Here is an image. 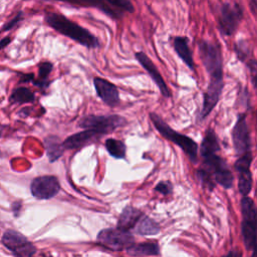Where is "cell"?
<instances>
[{"mask_svg": "<svg viewBox=\"0 0 257 257\" xmlns=\"http://www.w3.org/2000/svg\"><path fill=\"white\" fill-rule=\"evenodd\" d=\"M130 256H158L161 254L160 244L157 241L134 243L125 249Z\"/></svg>", "mask_w": 257, "mask_h": 257, "instance_id": "17", "label": "cell"}, {"mask_svg": "<svg viewBox=\"0 0 257 257\" xmlns=\"http://www.w3.org/2000/svg\"><path fill=\"white\" fill-rule=\"evenodd\" d=\"M143 215H144L143 211H141L133 206H126L122 209V211L118 217L116 227L131 231Z\"/></svg>", "mask_w": 257, "mask_h": 257, "instance_id": "18", "label": "cell"}, {"mask_svg": "<svg viewBox=\"0 0 257 257\" xmlns=\"http://www.w3.org/2000/svg\"><path fill=\"white\" fill-rule=\"evenodd\" d=\"M241 235L247 251L254 252L256 244V207L248 196L241 199Z\"/></svg>", "mask_w": 257, "mask_h": 257, "instance_id": "5", "label": "cell"}, {"mask_svg": "<svg viewBox=\"0 0 257 257\" xmlns=\"http://www.w3.org/2000/svg\"><path fill=\"white\" fill-rule=\"evenodd\" d=\"M127 123V120L118 114L109 115H95L88 114L82 116L78 121V126L81 128H88L96 131L102 135L112 133L116 128L122 127Z\"/></svg>", "mask_w": 257, "mask_h": 257, "instance_id": "7", "label": "cell"}, {"mask_svg": "<svg viewBox=\"0 0 257 257\" xmlns=\"http://www.w3.org/2000/svg\"><path fill=\"white\" fill-rule=\"evenodd\" d=\"M220 152L202 153V169L207 176L217 185L222 186L224 189H231L234 182L233 173L230 170L227 162L220 155Z\"/></svg>", "mask_w": 257, "mask_h": 257, "instance_id": "2", "label": "cell"}, {"mask_svg": "<svg viewBox=\"0 0 257 257\" xmlns=\"http://www.w3.org/2000/svg\"><path fill=\"white\" fill-rule=\"evenodd\" d=\"M249 6H250V9H251L252 13L255 15L256 11H257V0H250L249 1Z\"/></svg>", "mask_w": 257, "mask_h": 257, "instance_id": "32", "label": "cell"}, {"mask_svg": "<svg viewBox=\"0 0 257 257\" xmlns=\"http://www.w3.org/2000/svg\"><path fill=\"white\" fill-rule=\"evenodd\" d=\"M103 135L93 131V130H88L84 128L81 132L75 133L69 137H67L63 142H62V147L65 151L67 150H76L83 148L90 143H93L97 139L101 138Z\"/></svg>", "mask_w": 257, "mask_h": 257, "instance_id": "15", "label": "cell"}, {"mask_svg": "<svg viewBox=\"0 0 257 257\" xmlns=\"http://www.w3.org/2000/svg\"><path fill=\"white\" fill-rule=\"evenodd\" d=\"M132 230L138 235L150 236V235L158 234L161 231V227L158 222H156L154 219L144 214L139 219V221L136 223V225Z\"/></svg>", "mask_w": 257, "mask_h": 257, "instance_id": "19", "label": "cell"}, {"mask_svg": "<svg viewBox=\"0 0 257 257\" xmlns=\"http://www.w3.org/2000/svg\"><path fill=\"white\" fill-rule=\"evenodd\" d=\"M247 66L250 71V76H251V82L254 88H256V74H257V62L255 58H250L247 62Z\"/></svg>", "mask_w": 257, "mask_h": 257, "instance_id": "28", "label": "cell"}, {"mask_svg": "<svg viewBox=\"0 0 257 257\" xmlns=\"http://www.w3.org/2000/svg\"><path fill=\"white\" fill-rule=\"evenodd\" d=\"M150 117L155 125L156 130L168 141L174 143L178 146L190 159L192 163H197L198 161V144L190 137L183 135L179 132L173 130L159 114L156 112H150Z\"/></svg>", "mask_w": 257, "mask_h": 257, "instance_id": "4", "label": "cell"}, {"mask_svg": "<svg viewBox=\"0 0 257 257\" xmlns=\"http://www.w3.org/2000/svg\"><path fill=\"white\" fill-rule=\"evenodd\" d=\"M136 59L140 62V64L147 70L148 74L151 76L153 81L156 83V85L159 87L160 92L163 94L165 97H171L172 92L168 88L167 83L165 82L162 74L160 73L159 69L155 65V63L151 60V58L144 52V51H139L135 53Z\"/></svg>", "mask_w": 257, "mask_h": 257, "instance_id": "12", "label": "cell"}, {"mask_svg": "<svg viewBox=\"0 0 257 257\" xmlns=\"http://www.w3.org/2000/svg\"><path fill=\"white\" fill-rule=\"evenodd\" d=\"M105 149L108 154L114 159H124L126 155V146L125 144L116 139H107L104 143Z\"/></svg>", "mask_w": 257, "mask_h": 257, "instance_id": "23", "label": "cell"}, {"mask_svg": "<svg viewBox=\"0 0 257 257\" xmlns=\"http://www.w3.org/2000/svg\"><path fill=\"white\" fill-rule=\"evenodd\" d=\"M9 101L12 104H22V103H31L35 101L34 92L25 86H20L14 88L9 96Z\"/></svg>", "mask_w": 257, "mask_h": 257, "instance_id": "21", "label": "cell"}, {"mask_svg": "<svg viewBox=\"0 0 257 257\" xmlns=\"http://www.w3.org/2000/svg\"><path fill=\"white\" fill-rule=\"evenodd\" d=\"M44 20L48 26L58 33L72 39L78 44L86 48H98L100 46L99 40L89 30L71 21L66 16L57 12H46Z\"/></svg>", "mask_w": 257, "mask_h": 257, "instance_id": "1", "label": "cell"}, {"mask_svg": "<svg viewBox=\"0 0 257 257\" xmlns=\"http://www.w3.org/2000/svg\"><path fill=\"white\" fill-rule=\"evenodd\" d=\"M48 1V0H45ZM53 1H59L64 2L67 4H70L74 7H83V8H96L103 12L108 17L118 20L122 17L123 12L120 10L115 9L114 7L110 6L105 0H53Z\"/></svg>", "mask_w": 257, "mask_h": 257, "instance_id": "14", "label": "cell"}, {"mask_svg": "<svg viewBox=\"0 0 257 257\" xmlns=\"http://www.w3.org/2000/svg\"><path fill=\"white\" fill-rule=\"evenodd\" d=\"M21 206H22V203L21 201H15L12 203V212L14 213V216L17 217L19 215V211L21 209Z\"/></svg>", "mask_w": 257, "mask_h": 257, "instance_id": "30", "label": "cell"}, {"mask_svg": "<svg viewBox=\"0 0 257 257\" xmlns=\"http://www.w3.org/2000/svg\"><path fill=\"white\" fill-rule=\"evenodd\" d=\"M3 130H4V126L0 124V138L2 137V134H3Z\"/></svg>", "mask_w": 257, "mask_h": 257, "instance_id": "34", "label": "cell"}, {"mask_svg": "<svg viewBox=\"0 0 257 257\" xmlns=\"http://www.w3.org/2000/svg\"><path fill=\"white\" fill-rule=\"evenodd\" d=\"M234 51L239 60L246 61V59L250 55V47H249L248 42L244 39L238 40L234 45Z\"/></svg>", "mask_w": 257, "mask_h": 257, "instance_id": "25", "label": "cell"}, {"mask_svg": "<svg viewBox=\"0 0 257 257\" xmlns=\"http://www.w3.org/2000/svg\"><path fill=\"white\" fill-rule=\"evenodd\" d=\"M97 243L112 251H122L135 243V237L128 230L118 227L105 228L98 232Z\"/></svg>", "mask_w": 257, "mask_h": 257, "instance_id": "8", "label": "cell"}, {"mask_svg": "<svg viewBox=\"0 0 257 257\" xmlns=\"http://www.w3.org/2000/svg\"><path fill=\"white\" fill-rule=\"evenodd\" d=\"M2 157V153H1V151H0V158Z\"/></svg>", "mask_w": 257, "mask_h": 257, "instance_id": "35", "label": "cell"}, {"mask_svg": "<svg viewBox=\"0 0 257 257\" xmlns=\"http://www.w3.org/2000/svg\"><path fill=\"white\" fill-rule=\"evenodd\" d=\"M44 147L50 163H54L55 161H57L65 152L62 147V142L55 136H49L45 138Z\"/></svg>", "mask_w": 257, "mask_h": 257, "instance_id": "20", "label": "cell"}, {"mask_svg": "<svg viewBox=\"0 0 257 257\" xmlns=\"http://www.w3.org/2000/svg\"><path fill=\"white\" fill-rule=\"evenodd\" d=\"M198 50L202 63L210 76L209 82H224L223 56L220 44L209 40H200Z\"/></svg>", "mask_w": 257, "mask_h": 257, "instance_id": "3", "label": "cell"}, {"mask_svg": "<svg viewBox=\"0 0 257 257\" xmlns=\"http://www.w3.org/2000/svg\"><path fill=\"white\" fill-rule=\"evenodd\" d=\"M244 15L242 5L237 2L223 3L217 16L218 29L224 36H232L239 27Z\"/></svg>", "mask_w": 257, "mask_h": 257, "instance_id": "6", "label": "cell"}, {"mask_svg": "<svg viewBox=\"0 0 257 257\" xmlns=\"http://www.w3.org/2000/svg\"><path fill=\"white\" fill-rule=\"evenodd\" d=\"M93 85L97 95L103 101V103L110 107H113L119 103V92L115 84L105 78L96 76L93 78Z\"/></svg>", "mask_w": 257, "mask_h": 257, "instance_id": "13", "label": "cell"}, {"mask_svg": "<svg viewBox=\"0 0 257 257\" xmlns=\"http://www.w3.org/2000/svg\"><path fill=\"white\" fill-rule=\"evenodd\" d=\"M53 68V64L49 61H43L38 64V78L34 79L32 78V82L34 85L40 87V88H46L49 85L48 76Z\"/></svg>", "mask_w": 257, "mask_h": 257, "instance_id": "22", "label": "cell"}, {"mask_svg": "<svg viewBox=\"0 0 257 257\" xmlns=\"http://www.w3.org/2000/svg\"><path fill=\"white\" fill-rule=\"evenodd\" d=\"M238 189L242 196H248L252 190L253 178L250 170L238 171Z\"/></svg>", "mask_w": 257, "mask_h": 257, "instance_id": "24", "label": "cell"}, {"mask_svg": "<svg viewBox=\"0 0 257 257\" xmlns=\"http://www.w3.org/2000/svg\"><path fill=\"white\" fill-rule=\"evenodd\" d=\"M174 49L178 56L184 61V63L194 72L196 71L195 62L193 59V53L189 46V38L186 36H176L173 41Z\"/></svg>", "mask_w": 257, "mask_h": 257, "instance_id": "16", "label": "cell"}, {"mask_svg": "<svg viewBox=\"0 0 257 257\" xmlns=\"http://www.w3.org/2000/svg\"><path fill=\"white\" fill-rule=\"evenodd\" d=\"M227 256H232V257H241L242 256V253L240 251H230Z\"/></svg>", "mask_w": 257, "mask_h": 257, "instance_id": "33", "label": "cell"}, {"mask_svg": "<svg viewBox=\"0 0 257 257\" xmlns=\"http://www.w3.org/2000/svg\"><path fill=\"white\" fill-rule=\"evenodd\" d=\"M232 142L236 155L239 157L251 151L250 130L246 119V113H241L232 130Z\"/></svg>", "mask_w": 257, "mask_h": 257, "instance_id": "11", "label": "cell"}, {"mask_svg": "<svg viewBox=\"0 0 257 257\" xmlns=\"http://www.w3.org/2000/svg\"><path fill=\"white\" fill-rule=\"evenodd\" d=\"M10 42H11V37L6 36V37L2 38V39L0 40V50L3 49V48H5Z\"/></svg>", "mask_w": 257, "mask_h": 257, "instance_id": "31", "label": "cell"}, {"mask_svg": "<svg viewBox=\"0 0 257 257\" xmlns=\"http://www.w3.org/2000/svg\"><path fill=\"white\" fill-rule=\"evenodd\" d=\"M110 6L114 7L121 12H130L133 13L135 11V7L131 0H105Z\"/></svg>", "mask_w": 257, "mask_h": 257, "instance_id": "26", "label": "cell"}, {"mask_svg": "<svg viewBox=\"0 0 257 257\" xmlns=\"http://www.w3.org/2000/svg\"><path fill=\"white\" fill-rule=\"evenodd\" d=\"M154 190L164 196H168L173 193V185L170 181H161L156 185Z\"/></svg>", "mask_w": 257, "mask_h": 257, "instance_id": "27", "label": "cell"}, {"mask_svg": "<svg viewBox=\"0 0 257 257\" xmlns=\"http://www.w3.org/2000/svg\"><path fill=\"white\" fill-rule=\"evenodd\" d=\"M21 20H23V12L22 11H18V13L11 19L9 20L2 28V31H8L11 30L13 27H15Z\"/></svg>", "mask_w": 257, "mask_h": 257, "instance_id": "29", "label": "cell"}, {"mask_svg": "<svg viewBox=\"0 0 257 257\" xmlns=\"http://www.w3.org/2000/svg\"><path fill=\"white\" fill-rule=\"evenodd\" d=\"M60 183L56 176L44 175L36 177L30 184L31 195L37 200H49L60 191Z\"/></svg>", "mask_w": 257, "mask_h": 257, "instance_id": "10", "label": "cell"}, {"mask_svg": "<svg viewBox=\"0 0 257 257\" xmlns=\"http://www.w3.org/2000/svg\"><path fill=\"white\" fill-rule=\"evenodd\" d=\"M1 241L2 244L17 257H30L37 252L35 245L16 230H6L1 237Z\"/></svg>", "mask_w": 257, "mask_h": 257, "instance_id": "9", "label": "cell"}]
</instances>
